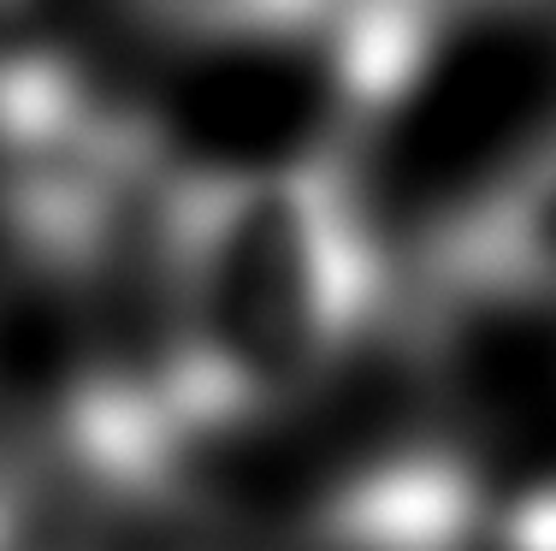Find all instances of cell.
I'll list each match as a JSON object with an SVG mask.
<instances>
[{"instance_id":"1","label":"cell","mask_w":556,"mask_h":551,"mask_svg":"<svg viewBox=\"0 0 556 551\" xmlns=\"http://www.w3.org/2000/svg\"><path fill=\"white\" fill-rule=\"evenodd\" d=\"M142 255L154 273L149 362L214 444L332 386L396 303L362 166L326 142L172 166Z\"/></svg>"},{"instance_id":"2","label":"cell","mask_w":556,"mask_h":551,"mask_svg":"<svg viewBox=\"0 0 556 551\" xmlns=\"http://www.w3.org/2000/svg\"><path fill=\"white\" fill-rule=\"evenodd\" d=\"M172 173L142 101L65 48H0V249L42 285H96L149 238Z\"/></svg>"},{"instance_id":"3","label":"cell","mask_w":556,"mask_h":551,"mask_svg":"<svg viewBox=\"0 0 556 551\" xmlns=\"http://www.w3.org/2000/svg\"><path fill=\"white\" fill-rule=\"evenodd\" d=\"M415 309L432 333L456 321H521L556 338V125L450 202L415 249Z\"/></svg>"},{"instance_id":"4","label":"cell","mask_w":556,"mask_h":551,"mask_svg":"<svg viewBox=\"0 0 556 551\" xmlns=\"http://www.w3.org/2000/svg\"><path fill=\"white\" fill-rule=\"evenodd\" d=\"M492 528L473 456L450 439H403L326 480L285 551H480Z\"/></svg>"},{"instance_id":"5","label":"cell","mask_w":556,"mask_h":551,"mask_svg":"<svg viewBox=\"0 0 556 551\" xmlns=\"http://www.w3.org/2000/svg\"><path fill=\"white\" fill-rule=\"evenodd\" d=\"M338 0H125L130 24L178 54H314Z\"/></svg>"},{"instance_id":"6","label":"cell","mask_w":556,"mask_h":551,"mask_svg":"<svg viewBox=\"0 0 556 551\" xmlns=\"http://www.w3.org/2000/svg\"><path fill=\"white\" fill-rule=\"evenodd\" d=\"M30 456H24L18 433L7 427V415H0V551H18L24 540V522H30Z\"/></svg>"},{"instance_id":"7","label":"cell","mask_w":556,"mask_h":551,"mask_svg":"<svg viewBox=\"0 0 556 551\" xmlns=\"http://www.w3.org/2000/svg\"><path fill=\"white\" fill-rule=\"evenodd\" d=\"M497 546L503 551H556V480L551 487L521 492L497 516Z\"/></svg>"},{"instance_id":"8","label":"cell","mask_w":556,"mask_h":551,"mask_svg":"<svg viewBox=\"0 0 556 551\" xmlns=\"http://www.w3.org/2000/svg\"><path fill=\"white\" fill-rule=\"evenodd\" d=\"M497 12L509 24H527L533 36H545V42L556 48V0H497Z\"/></svg>"}]
</instances>
